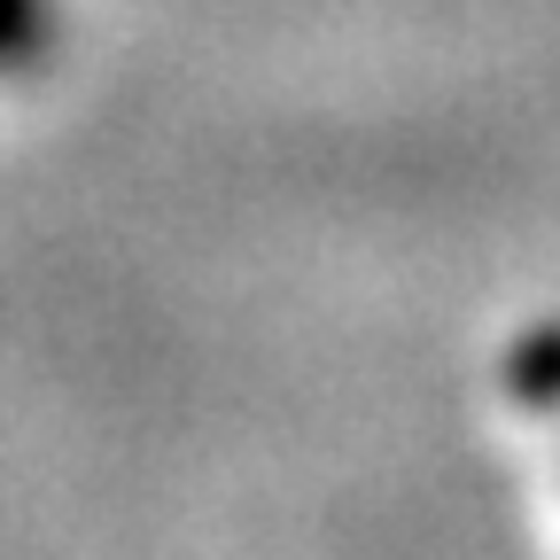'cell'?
Here are the masks:
<instances>
[{
  "mask_svg": "<svg viewBox=\"0 0 560 560\" xmlns=\"http://www.w3.org/2000/svg\"><path fill=\"white\" fill-rule=\"evenodd\" d=\"M514 389L537 405H560V327H545L537 342L514 350Z\"/></svg>",
  "mask_w": 560,
  "mask_h": 560,
  "instance_id": "6da1fadb",
  "label": "cell"
},
{
  "mask_svg": "<svg viewBox=\"0 0 560 560\" xmlns=\"http://www.w3.org/2000/svg\"><path fill=\"white\" fill-rule=\"evenodd\" d=\"M47 47V0H0V62H32Z\"/></svg>",
  "mask_w": 560,
  "mask_h": 560,
  "instance_id": "7a4b0ae2",
  "label": "cell"
}]
</instances>
